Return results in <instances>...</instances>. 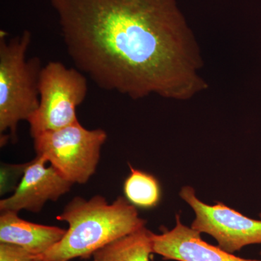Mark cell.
<instances>
[{"label": "cell", "mask_w": 261, "mask_h": 261, "mask_svg": "<svg viewBox=\"0 0 261 261\" xmlns=\"http://www.w3.org/2000/svg\"><path fill=\"white\" fill-rule=\"evenodd\" d=\"M80 71L132 99L187 100L207 88L195 34L176 0H49Z\"/></svg>", "instance_id": "6da1fadb"}, {"label": "cell", "mask_w": 261, "mask_h": 261, "mask_svg": "<svg viewBox=\"0 0 261 261\" xmlns=\"http://www.w3.org/2000/svg\"><path fill=\"white\" fill-rule=\"evenodd\" d=\"M56 219L68 223L66 233L47 252L36 256V261L87 258L110 243L145 227L147 223L126 197H118L110 203L101 195L89 200L75 197Z\"/></svg>", "instance_id": "7a4b0ae2"}, {"label": "cell", "mask_w": 261, "mask_h": 261, "mask_svg": "<svg viewBox=\"0 0 261 261\" xmlns=\"http://www.w3.org/2000/svg\"><path fill=\"white\" fill-rule=\"evenodd\" d=\"M31 37L28 31L8 42L4 32L0 35V135L9 130L13 141L19 122L28 121L39 105L42 68L39 58L27 61Z\"/></svg>", "instance_id": "3957f363"}, {"label": "cell", "mask_w": 261, "mask_h": 261, "mask_svg": "<svg viewBox=\"0 0 261 261\" xmlns=\"http://www.w3.org/2000/svg\"><path fill=\"white\" fill-rule=\"evenodd\" d=\"M107 137L104 130L87 129L77 121L61 129L44 132L33 140L37 156L50 163L73 185H84L97 170Z\"/></svg>", "instance_id": "277c9868"}, {"label": "cell", "mask_w": 261, "mask_h": 261, "mask_svg": "<svg viewBox=\"0 0 261 261\" xmlns=\"http://www.w3.org/2000/svg\"><path fill=\"white\" fill-rule=\"evenodd\" d=\"M39 93V107L28 121L32 138L79 121L75 111L87 95V79L79 70L50 62L41 70Z\"/></svg>", "instance_id": "5b68a950"}, {"label": "cell", "mask_w": 261, "mask_h": 261, "mask_svg": "<svg viewBox=\"0 0 261 261\" xmlns=\"http://www.w3.org/2000/svg\"><path fill=\"white\" fill-rule=\"evenodd\" d=\"M179 195L195 212L191 227L212 236L220 248L233 254L247 245L261 244V219H250L221 202L207 205L190 186L182 187Z\"/></svg>", "instance_id": "8992f818"}, {"label": "cell", "mask_w": 261, "mask_h": 261, "mask_svg": "<svg viewBox=\"0 0 261 261\" xmlns=\"http://www.w3.org/2000/svg\"><path fill=\"white\" fill-rule=\"evenodd\" d=\"M47 161L37 156L29 162L23 178L13 195L0 201V211L38 213L48 201H57L73 186Z\"/></svg>", "instance_id": "52a82bcc"}, {"label": "cell", "mask_w": 261, "mask_h": 261, "mask_svg": "<svg viewBox=\"0 0 261 261\" xmlns=\"http://www.w3.org/2000/svg\"><path fill=\"white\" fill-rule=\"evenodd\" d=\"M152 252L164 260L177 261H261L245 259L225 251L202 240L200 233L183 224L179 215L176 216V226L165 228L160 234L151 232Z\"/></svg>", "instance_id": "ba28073f"}, {"label": "cell", "mask_w": 261, "mask_h": 261, "mask_svg": "<svg viewBox=\"0 0 261 261\" xmlns=\"http://www.w3.org/2000/svg\"><path fill=\"white\" fill-rule=\"evenodd\" d=\"M14 211H1L0 243L18 245L36 256L61 241L66 230L25 221Z\"/></svg>", "instance_id": "9c48e42d"}, {"label": "cell", "mask_w": 261, "mask_h": 261, "mask_svg": "<svg viewBox=\"0 0 261 261\" xmlns=\"http://www.w3.org/2000/svg\"><path fill=\"white\" fill-rule=\"evenodd\" d=\"M151 232L143 227L118 239L94 253L92 261H150Z\"/></svg>", "instance_id": "30bf717a"}, {"label": "cell", "mask_w": 261, "mask_h": 261, "mask_svg": "<svg viewBox=\"0 0 261 261\" xmlns=\"http://www.w3.org/2000/svg\"><path fill=\"white\" fill-rule=\"evenodd\" d=\"M130 174L124 182L126 199L134 205L151 208L159 204L161 191L159 181L152 175L135 169L129 164Z\"/></svg>", "instance_id": "8fae6325"}, {"label": "cell", "mask_w": 261, "mask_h": 261, "mask_svg": "<svg viewBox=\"0 0 261 261\" xmlns=\"http://www.w3.org/2000/svg\"><path fill=\"white\" fill-rule=\"evenodd\" d=\"M29 162L18 164L2 163L0 168V194L1 196L14 192L23 178Z\"/></svg>", "instance_id": "7c38bea8"}, {"label": "cell", "mask_w": 261, "mask_h": 261, "mask_svg": "<svg viewBox=\"0 0 261 261\" xmlns=\"http://www.w3.org/2000/svg\"><path fill=\"white\" fill-rule=\"evenodd\" d=\"M36 255L10 243H0V261H36Z\"/></svg>", "instance_id": "4fadbf2b"}, {"label": "cell", "mask_w": 261, "mask_h": 261, "mask_svg": "<svg viewBox=\"0 0 261 261\" xmlns=\"http://www.w3.org/2000/svg\"><path fill=\"white\" fill-rule=\"evenodd\" d=\"M260 255H261V250H260Z\"/></svg>", "instance_id": "5bb4252c"}]
</instances>
